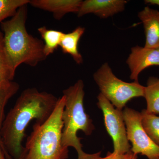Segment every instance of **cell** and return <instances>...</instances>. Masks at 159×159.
<instances>
[{"label": "cell", "mask_w": 159, "mask_h": 159, "mask_svg": "<svg viewBox=\"0 0 159 159\" xmlns=\"http://www.w3.org/2000/svg\"><path fill=\"white\" fill-rule=\"evenodd\" d=\"M58 98L53 94L40 92L35 88L24 90L3 121L1 137L11 158L19 159L25 147L22 142L29 123L47 121L54 111Z\"/></svg>", "instance_id": "cell-1"}, {"label": "cell", "mask_w": 159, "mask_h": 159, "mask_svg": "<svg viewBox=\"0 0 159 159\" xmlns=\"http://www.w3.org/2000/svg\"><path fill=\"white\" fill-rule=\"evenodd\" d=\"M28 5L21 7L11 19L1 24L7 54L15 70L20 64L35 67L47 58L44 43L27 32Z\"/></svg>", "instance_id": "cell-2"}, {"label": "cell", "mask_w": 159, "mask_h": 159, "mask_svg": "<svg viewBox=\"0 0 159 159\" xmlns=\"http://www.w3.org/2000/svg\"><path fill=\"white\" fill-rule=\"evenodd\" d=\"M84 89L83 81L79 80L74 85L63 91L66 102L62 114L61 145L67 152L69 147L75 148L78 154L77 159H97L100 157L101 152L93 154L84 152L80 142L81 139L77 135L79 130L86 135H90L95 129L93 121L86 113L84 107Z\"/></svg>", "instance_id": "cell-3"}, {"label": "cell", "mask_w": 159, "mask_h": 159, "mask_svg": "<svg viewBox=\"0 0 159 159\" xmlns=\"http://www.w3.org/2000/svg\"><path fill=\"white\" fill-rule=\"evenodd\" d=\"M64 96L58 98L51 116L43 123H36L26 141L20 159H66L68 152L63 148L62 114L65 106Z\"/></svg>", "instance_id": "cell-4"}, {"label": "cell", "mask_w": 159, "mask_h": 159, "mask_svg": "<svg viewBox=\"0 0 159 159\" xmlns=\"http://www.w3.org/2000/svg\"><path fill=\"white\" fill-rule=\"evenodd\" d=\"M93 78L100 93L120 110H122L130 99L144 97L145 86L139 82L128 83L119 79L108 63H104L94 73Z\"/></svg>", "instance_id": "cell-5"}, {"label": "cell", "mask_w": 159, "mask_h": 159, "mask_svg": "<svg viewBox=\"0 0 159 159\" xmlns=\"http://www.w3.org/2000/svg\"><path fill=\"white\" fill-rule=\"evenodd\" d=\"M129 141L132 144L131 151L141 154L148 159H159V146L152 141L142 123L141 113L125 107L122 111Z\"/></svg>", "instance_id": "cell-6"}, {"label": "cell", "mask_w": 159, "mask_h": 159, "mask_svg": "<svg viewBox=\"0 0 159 159\" xmlns=\"http://www.w3.org/2000/svg\"><path fill=\"white\" fill-rule=\"evenodd\" d=\"M98 107L102 111L107 131L112 139L115 153L124 154L131 151L122 110L113 105L101 93L97 97Z\"/></svg>", "instance_id": "cell-7"}, {"label": "cell", "mask_w": 159, "mask_h": 159, "mask_svg": "<svg viewBox=\"0 0 159 159\" xmlns=\"http://www.w3.org/2000/svg\"><path fill=\"white\" fill-rule=\"evenodd\" d=\"M126 63L130 70V79L139 82V74L143 70L152 66H159V48L133 47Z\"/></svg>", "instance_id": "cell-8"}, {"label": "cell", "mask_w": 159, "mask_h": 159, "mask_svg": "<svg viewBox=\"0 0 159 159\" xmlns=\"http://www.w3.org/2000/svg\"><path fill=\"white\" fill-rule=\"evenodd\" d=\"M127 3L125 0H85L82 1L77 16L92 13L100 18H107L124 11Z\"/></svg>", "instance_id": "cell-9"}, {"label": "cell", "mask_w": 159, "mask_h": 159, "mask_svg": "<svg viewBox=\"0 0 159 159\" xmlns=\"http://www.w3.org/2000/svg\"><path fill=\"white\" fill-rule=\"evenodd\" d=\"M83 1L81 0H32V7L49 11L55 20H60L69 13H77Z\"/></svg>", "instance_id": "cell-10"}, {"label": "cell", "mask_w": 159, "mask_h": 159, "mask_svg": "<svg viewBox=\"0 0 159 159\" xmlns=\"http://www.w3.org/2000/svg\"><path fill=\"white\" fill-rule=\"evenodd\" d=\"M144 26L145 36L144 47L159 48V11L146 6L138 13Z\"/></svg>", "instance_id": "cell-11"}, {"label": "cell", "mask_w": 159, "mask_h": 159, "mask_svg": "<svg viewBox=\"0 0 159 159\" xmlns=\"http://www.w3.org/2000/svg\"><path fill=\"white\" fill-rule=\"evenodd\" d=\"M85 30V28L79 26L70 33H64L60 44L63 53L70 55L77 64H81L83 62L82 55L78 51V46Z\"/></svg>", "instance_id": "cell-12"}, {"label": "cell", "mask_w": 159, "mask_h": 159, "mask_svg": "<svg viewBox=\"0 0 159 159\" xmlns=\"http://www.w3.org/2000/svg\"><path fill=\"white\" fill-rule=\"evenodd\" d=\"M19 89V84L13 81L0 85V147L2 149L6 159L12 158L5 148L1 137V129L5 119V108L9 99L17 93Z\"/></svg>", "instance_id": "cell-13"}, {"label": "cell", "mask_w": 159, "mask_h": 159, "mask_svg": "<svg viewBox=\"0 0 159 159\" xmlns=\"http://www.w3.org/2000/svg\"><path fill=\"white\" fill-rule=\"evenodd\" d=\"M144 98L147 103L146 111L148 112L159 114V78L150 77L145 87Z\"/></svg>", "instance_id": "cell-14"}, {"label": "cell", "mask_w": 159, "mask_h": 159, "mask_svg": "<svg viewBox=\"0 0 159 159\" xmlns=\"http://www.w3.org/2000/svg\"><path fill=\"white\" fill-rule=\"evenodd\" d=\"M15 72L7 54L4 34L0 31V85L13 81Z\"/></svg>", "instance_id": "cell-15"}, {"label": "cell", "mask_w": 159, "mask_h": 159, "mask_svg": "<svg viewBox=\"0 0 159 159\" xmlns=\"http://www.w3.org/2000/svg\"><path fill=\"white\" fill-rule=\"evenodd\" d=\"M38 31L43 40L44 52L48 57L54 53L59 47L64 33L61 31L48 29L45 26L40 27Z\"/></svg>", "instance_id": "cell-16"}, {"label": "cell", "mask_w": 159, "mask_h": 159, "mask_svg": "<svg viewBox=\"0 0 159 159\" xmlns=\"http://www.w3.org/2000/svg\"><path fill=\"white\" fill-rule=\"evenodd\" d=\"M143 128L150 139L159 146V116L144 109L141 112Z\"/></svg>", "instance_id": "cell-17"}, {"label": "cell", "mask_w": 159, "mask_h": 159, "mask_svg": "<svg viewBox=\"0 0 159 159\" xmlns=\"http://www.w3.org/2000/svg\"><path fill=\"white\" fill-rule=\"evenodd\" d=\"M29 0H0V24L6 19L13 17L22 6L28 5Z\"/></svg>", "instance_id": "cell-18"}, {"label": "cell", "mask_w": 159, "mask_h": 159, "mask_svg": "<svg viewBox=\"0 0 159 159\" xmlns=\"http://www.w3.org/2000/svg\"><path fill=\"white\" fill-rule=\"evenodd\" d=\"M138 156L131 151L124 154L108 152L106 156L102 158L99 157L97 159H137Z\"/></svg>", "instance_id": "cell-19"}, {"label": "cell", "mask_w": 159, "mask_h": 159, "mask_svg": "<svg viewBox=\"0 0 159 159\" xmlns=\"http://www.w3.org/2000/svg\"><path fill=\"white\" fill-rule=\"evenodd\" d=\"M145 3L146 4L157 5L159 6V0H145Z\"/></svg>", "instance_id": "cell-20"}, {"label": "cell", "mask_w": 159, "mask_h": 159, "mask_svg": "<svg viewBox=\"0 0 159 159\" xmlns=\"http://www.w3.org/2000/svg\"><path fill=\"white\" fill-rule=\"evenodd\" d=\"M0 159H6V156L1 147H0Z\"/></svg>", "instance_id": "cell-21"}, {"label": "cell", "mask_w": 159, "mask_h": 159, "mask_svg": "<svg viewBox=\"0 0 159 159\" xmlns=\"http://www.w3.org/2000/svg\"></svg>", "instance_id": "cell-22"}]
</instances>
